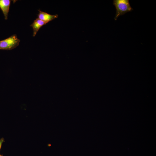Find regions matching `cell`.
I'll use <instances>...</instances> for the list:
<instances>
[{
    "mask_svg": "<svg viewBox=\"0 0 156 156\" xmlns=\"http://www.w3.org/2000/svg\"><path fill=\"white\" fill-rule=\"evenodd\" d=\"M0 156H3V155L0 154Z\"/></svg>",
    "mask_w": 156,
    "mask_h": 156,
    "instance_id": "52a82bcc",
    "label": "cell"
},
{
    "mask_svg": "<svg viewBox=\"0 0 156 156\" xmlns=\"http://www.w3.org/2000/svg\"><path fill=\"white\" fill-rule=\"evenodd\" d=\"M10 3L11 1L10 0H0V8L3 12L5 20L8 19Z\"/></svg>",
    "mask_w": 156,
    "mask_h": 156,
    "instance_id": "277c9868",
    "label": "cell"
},
{
    "mask_svg": "<svg viewBox=\"0 0 156 156\" xmlns=\"http://www.w3.org/2000/svg\"><path fill=\"white\" fill-rule=\"evenodd\" d=\"M20 42L16 34H14L3 40L0 41V49L11 50L17 47Z\"/></svg>",
    "mask_w": 156,
    "mask_h": 156,
    "instance_id": "7a4b0ae2",
    "label": "cell"
},
{
    "mask_svg": "<svg viewBox=\"0 0 156 156\" xmlns=\"http://www.w3.org/2000/svg\"><path fill=\"white\" fill-rule=\"evenodd\" d=\"M5 142V140L3 138H1L0 139V150L1 148L2 144Z\"/></svg>",
    "mask_w": 156,
    "mask_h": 156,
    "instance_id": "8992f818",
    "label": "cell"
},
{
    "mask_svg": "<svg viewBox=\"0 0 156 156\" xmlns=\"http://www.w3.org/2000/svg\"><path fill=\"white\" fill-rule=\"evenodd\" d=\"M39 11L38 18L46 24L57 18L58 17V15L57 14L51 15L39 10Z\"/></svg>",
    "mask_w": 156,
    "mask_h": 156,
    "instance_id": "3957f363",
    "label": "cell"
},
{
    "mask_svg": "<svg viewBox=\"0 0 156 156\" xmlns=\"http://www.w3.org/2000/svg\"><path fill=\"white\" fill-rule=\"evenodd\" d=\"M113 5L116 10L114 17L115 21L120 16L123 15L133 10L130 4L129 0H114Z\"/></svg>",
    "mask_w": 156,
    "mask_h": 156,
    "instance_id": "6da1fadb",
    "label": "cell"
},
{
    "mask_svg": "<svg viewBox=\"0 0 156 156\" xmlns=\"http://www.w3.org/2000/svg\"><path fill=\"white\" fill-rule=\"evenodd\" d=\"M46 24L38 18L35 20L33 23L30 25L33 30V36L34 37L36 35L40 29Z\"/></svg>",
    "mask_w": 156,
    "mask_h": 156,
    "instance_id": "5b68a950",
    "label": "cell"
}]
</instances>
